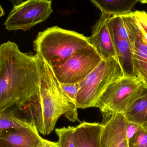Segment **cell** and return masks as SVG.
<instances>
[{"label": "cell", "mask_w": 147, "mask_h": 147, "mask_svg": "<svg viewBox=\"0 0 147 147\" xmlns=\"http://www.w3.org/2000/svg\"><path fill=\"white\" fill-rule=\"evenodd\" d=\"M33 45L36 55L53 68L90 45L88 37L56 26L40 32Z\"/></svg>", "instance_id": "3957f363"}, {"label": "cell", "mask_w": 147, "mask_h": 147, "mask_svg": "<svg viewBox=\"0 0 147 147\" xmlns=\"http://www.w3.org/2000/svg\"><path fill=\"white\" fill-rule=\"evenodd\" d=\"M75 127L56 129L55 132L58 137L59 147H77L74 141V133Z\"/></svg>", "instance_id": "e0dca14e"}, {"label": "cell", "mask_w": 147, "mask_h": 147, "mask_svg": "<svg viewBox=\"0 0 147 147\" xmlns=\"http://www.w3.org/2000/svg\"><path fill=\"white\" fill-rule=\"evenodd\" d=\"M102 13L111 16H122L132 12L138 0H90Z\"/></svg>", "instance_id": "5bb4252c"}, {"label": "cell", "mask_w": 147, "mask_h": 147, "mask_svg": "<svg viewBox=\"0 0 147 147\" xmlns=\"http://www.w3.org/2000/svg\"><path fill=\"white\" fill-rule=\"evenodd\" d=\"M5 12L1 6L0 5V18L5 14Z\"/></svg>", "instance_id": "cb8c5ba5"}, {"label": "cell", "mask_w": 147, "mask_h": 147, "mask_svg": "<svg viewBox=\"0 0 147 147\" xmlns=\"http://www.w3.org/2000/svg\"><path fill=\"white\" fill-rule=\"evenodd\" d=\"M111 16L102 13L99 20L92 28L91 35L88 38L90 45L94 47L102 59L114 57L117 60L115 46L107 26V21Z\"/></svg>", "instance_id": "8fae6325"}, {"label": "cell", "mask_w": 147, "mask_h": 147, "mask_svg": "<svg viewBox=\"0 0 147 147\" xmlns=\"http://www.w3.org/2000/svg\"><path fill=\"white\" fill-rule=\"evenodd\" d=\"M59 85L65 95L74 102L75 103L77 94L80 88V83L70 84L59 83Z\"/></svg>", "instance_id": "ffe728a7"}, {"label": "cell", "mask_w": 147, "mask_h": 147, "mask_svg": "<svg viewBox=\"0 0 147 147\" xmlns=\"http://www.w3.org/2000/svg\"><path fill=\"white\" fill-rule=\"evenodd\" d=\"M123 71L115 58L102 59L83 81L75 103L77 109L94 107L95 103L112 82L124 76Z\"/></svg>", "instance_id": "5b68a950"}, {"label": "cell", "mask_w": 147, "mask_h": 147, "mask_svg": "<svg viewBox=\"0 0 147 147\" xmlns=\"http://www.w3.org/2000/svg\"><path fill=\"white\" fill-rule=\"evenodd\" d=\"M147 87L140 78L124 75L107 87L94 107L101 111L105 122L112 114H124Z\"/></svg>", "instance_id": "277c9868"}, {"label": "cell", "mask_w": 147, "mask_h": 147, "mask_svg": "<svg viewBox=\"0 0 147 147\" xmlns=\"http://www.w3.org/2000/svg\"><path fill=\"white\" fill-rule=\"evenodd\" d=\"M103 124L83 122L75 127L74 136L77 147H100Z\"/></svg>", "instance_id": "7c38bea8"}, {"label": "cell", "mask_w": 147, "mask_h": 147, "mask_svg": "<svg viewBox=\"0 0 147 147\" xmlns=\"http://www.w3.org/2000/svg\"><path fill=\"white\" fill-rule=\"evenodd\" d=\"M124 114L128 122L141 125L147 123V87Z\"/></svg>", "instance_id": "9a60e30c"}, {"label": "cell", "mask_w": 147, "mask_h": 147, "mask_svg": "<svg viewBox=\"0 0 147 147\" xmlns=\"http://www.w3.org/2000/svg\"><path fill=\"white\" fill-rule=\"evenodd\" d=\"M143 128L142 126L140 124L131 122H128L126 129L128 140L132 138L136 132L142 129Z\"/></svg>", "instance_id": "44dd1931"}, {"label": "cell", "mask_w": 147, "mask_h": 147, "mask_svg": "<svg viewBox=\"0 0 147 147\" xmlns=\"http://www.w3.org/2000/svg\"><path fill=\"white\" fill-rule=\"evenodd\" d=\"M128 122L124 114H112L103 124L100 147H129L126 133Z\"/></svg>", "instance_id": "9c48e42d"}, {"label": "cell", "mask_w": 147, "mask_h": 147, "mask_svg": "<svg viewBox=\"0 0 147 147\" xmlns=\"http://www.w3.org/2000/svg\"><path fill=\"white\" fill-rule=\"evenodd\" d=\"M30 123L25 118L18 116L14 111L0 112V133L6 129L25 127Z\"/></svg>", "instance_id": "2e32d148"}, {"label": "cell", "mask_w": 147, "mask_h": 147, "mask_svg": "<svg viewBox=\"0 0 147 147\" xmlns=\"http://www.w3.org/2000/svg\"><path fill=\"white\" fill-rule=\"evenodd\" d=\"M42 137L32 123L0 133V147H39Z\"/></svg>", "instance_id": "30bf717a"}, {"label": "cell", "mask_w": 147, "mask_h": 147, "mask_svg": "<svg viewBox=\"0 0 147 147\" xmlns=\"http://www.w3.org/2000/svg\"><path fill=\"white\" fill-rule=\"evenodd\" d=\"M39 147H59L58 142H53L42 138Z\"/></svg>", "instance_id": "7402d4cb"}, {"label": "cell", "mask_w": 147, "mask_h": 147, "mask_svg": "<svg viewBox=\"0 0 147 147\" xmlns=\"http://www.w3.org/2000/svg\"><path fill=\"white\" fill-rule=\"evenodd\" d=\"M40 79L36 54L22 52L10 40L0 45V112L24 106L38 92Z\"/></svg>", "instance_id": "6da1fadb"}, {"label": "cell", "mask_w": 147, "mask_h": 147, "mask_svg": "<svg viewBox=\"0 0 147 147\" xmlns=\"http://www.w3.org/2000/svg\"><path fill=\"white\" fill-rule=\"evenodd\" d=\"M142 127L147 131V123H144V124H143V125H142Z\"/></svg>", "instance_id": "484cf974"}, {"label": "cell", "mask_w": 147, "mask_h": 147, "mask_svg": "<svg viewBox=\"0 0 147 147\" xmlns=\"http://www.w3.org/2000/svg\"><path fill=\"white\" fill-rule=\"evenodd\" d=\"M9 1L12 3L13 6L19 5L23 1V0H9Z\"/></svg>", "instance_id": "603a6c76"}, {"label": "cell", "mask_w": 147, "mask_h": 147, "mask_svg": "<svg viewBox=\"0 0 147 147\" xmlns=\"http://www.w3.org/2000/svg\"><path fill=\"white\" fill-rule=\"evenodd\" d=\"M38 57L40 72L38 90L18 109L40 134L48 135L62 115L72 122L79 120L75 103L63 92L52 68Z\"/></svg>", "instance_id": "7a4b0ae2"}, {"label": "cell", "mask_w": 147, "mask_h": 147, "mask_svg": "<svg viewBox=\"0 0 147 147\" xmlns=\"http://www.w3.org/2000/svg\"><path fill=\"white\" fill-rule=\"evenodd\" d=\"M136 31L133 49V66L136 76L140 78L147 85V45L144 43L138 31L135 20L132 15Z\"/></svg>", "instance_id": "4fadbf2b"}, {"label": "cell", "mask_w": 147, "mask_h": 147, "mask_svg": "<svg viewBox=\"0 0 147 147\" xmlns=\"http://www.w3.org/2000/svg\"><path fill=\"white\" fill-rule=\"evenodd\" d=\"M138 1L142 4H147V0H138Z\"/></svg>", "instance_id": "d4e9b609"}, {"label": "cell", "mask_w": 147, "mask_h": 147, "mask_svg": "<svg viewBox=\"0 0 147 147\" xmlns=\"http://www.w3.org/2000/svg\"><path fill=\"white\" fill-rule=\"evenodd\" d=\"M141 37L147 45V13L145 11H132Z\"/></svg>", "instance_id": "ac0fdd59"}, {"label": "cell", "mask_w": 147, "mask_h": 147, "mask_svg": "<svg viewBox=\"0 0 147 147\" xmlns=\"http://www.w3.org/2000/svg\"><path fill=\"white\" fill-rule=\"evenodd\" d=\"M129 147H147V131L144 128L128 140Z\"/></svg>", "instance_id": "d6986e66"}, {"label": "cell", "mask_w": 147, "mask_h": 147, "mask_svg": "<svg viewBox=\"0 0 147 147\" xmlns=\"http://www.w3.org/2000/svg\"><path fill=\"white\" fill-rule=\"evenodd\" d=\"M107 26L124 76H136L133 66L134 43L130 39L121 16H111L107 21Z\"/></svg>", "instance_id": "ba28073f"}, {"label": "cell", "mask_w": 147, "mask_h": 147, "mask_svg": "<svg viewBox=\"0 0 147 147\" xmlns=\"http://www.w3.org/2000/svg\"><path fill=\"white\" fill-rule=\"evenodd\" d=\"M51 0H26L13 6L4 22L9 31H28L45 21L53 12Z\"/></svg>", "instance_id": "52a82bcc"}, {"label": "cell", "mask_w": 147, "mask_h": 147, "mask_svg": "<svg viewBox=\"0 0 147 147\" xmlns=\"http://www.w3.org/2000/svg\"><path fill=\"white\" fill-rule=\"evenodd\" d=\"M102 60L96 49L90 45L78 51L66 61L52 69L60 84L80 83Z\"/></svg>", "instance_id": "8992f818"}]
</instances>
